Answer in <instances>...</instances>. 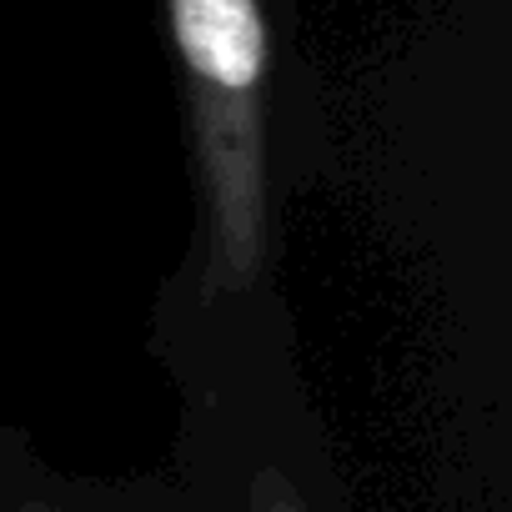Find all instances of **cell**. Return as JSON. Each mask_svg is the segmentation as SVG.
<instances>
[{"mask_svg": "<svg viewBox=\"0 0 512 512\" xmlns=\"http://www.w3.org/2000/svg\"><path fill=\"white\" fill-rule=\"evenodd\" d=\"M201 211V292L246 297L272 246L267 0H161Z\"/></svg>", "mask_w": 512, "mask_h": 512, "instance_id": "obj_1", "label": "cell"}, {"mask_svg": "<svg viewBox=\"0 0 512 512\" xmlns=\"http://www.w3.org/2000/svg\"><path fill=\"white\" fill-rule=\"evenodd\" d=\"M246 512H307V502L297 497V487L277 467H262L246 487Z\"/></svg>", "mask_w": 512, "mask_h": 512, "instance_id": "obj_2", "label": "cell"}, {"mask_svg": "<svg viewBox=\"0 0 512 512\" xmlns=\"http://www.w3.org/2000/svg\"><path fill=\"white\" fill-rule=\"evenodd\" d=\"M26 512H61V507H26Z\"/></svg>", "mask_w": 512, "mask_h": 512, "instance_id": "obj_3", "label": "cell"}]
</instances>
